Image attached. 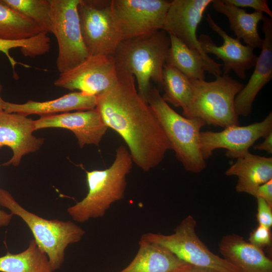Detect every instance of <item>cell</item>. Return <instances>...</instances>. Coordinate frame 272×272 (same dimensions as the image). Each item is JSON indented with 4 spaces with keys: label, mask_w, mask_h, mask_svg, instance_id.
<instances>
[{
    "label": "cell",
    "mask_w": 272,
    "mask_h": 272,
    "mask_svg": "<svg viewBox=\"0 0 272 272\" xmlns=\"http://www.w3.org/2000/svg\"><path fill=\"white\" fill-rule=\"evenodd\" d=\"M97 96L96 109L108 128L125 142L133 163L144 172L158 166L171 145L150 107L140 96L134 77L117 74L115 83Z\"/></svg>",
    "instance_id": "1"
},
{
    "label": "cell",
    "mask_w": 272,
    "mask_h": 272,
    "mask_svg": "<svg viewBox=\"0 0 272 272\" xmlns=\"http://www.w3.org/2000/svg\"><path fill=\"white\" fill-rule=\"evenodd\" d=\"M170 40L163 30L121 41L112 55L117 74L132 75L138 92L146 102L153 81L162 86V74Z\"/></svg>",
    "instance_id": "2"
},
{
    "label": "cell",
    "mask_w": 272,
    "mask_h": 272,
    "mask_svg": "<svg viewBox=\"0 0 272 272\" xmlns=\"http://www.w3.org/2000/svg\"><path fill=\"white\" fill-rule=\"evenodd\" d=\"M133 163L127 148L120 145L116 149L115 159L108 168L87 171V194L67 209L72 219L84 223L103 217L112 204L124 197L126 177Z\"/></svg>",
    "instance_id": "3"
},
{
    "label": "cell",
    "mask_w": 272,
    "mask_h": 272,
    "mask_svg": "<svg viewBox=\"0 0 272 272\" xmlns=\"http://www.w3.org/2000/svg\"><path fill=\"white\" fill-rule=\"evenodd\" d=\"M147 103L160 122L177 160L188 172L198 173L206 167L200 147L202 120L188 118L176 112L166 102L155 86H151Z\"/></svg>",
    "instance_id": "4"
},
{
    "label": "cell",
    "mask_w": 272,
    "mask_h": 272,
    "mask_svg": "<svg viewBox=\"0 0 272 272\" xmlns=\"http://www.w3.org/2000/svg\"><path fill=\"white\" fill-rule=\"evenodd\" d=\"M216 78L211 82L190 79L192 100L182 115L188 118H199L206 124L224 128L239 125L234 102L244 85L228 75Z\"/></svg>",
    "instance_id": "5"
},
{
    "label": "cell",
    "mask_w": 272,
    "mask_h": 272,
    "mask_svg": "<svg viewBox=\"0 0 272 272\" xmlns=\"http://www.w3.org/2000/svg\"><path fill=\"white\" fill-rule=\"evenodd\" d=\"M0 205L20 217L32 233L37 245L46 254L52 270L59 269L69 244L79 242L85 231L71 221L47 220L22 207L7 190L0 188Z\"/></svg>",
    "instance_id": "6"
},
{
    "label": "cell",
    "mask_w": 272,
    "mask_h": 272,
    "mask_svg": "<svg viewBox=\"0 0 272 272\" xmlns=\"http://www.w3.org/2000/svg\"><path fill=\"white\" fill-rule=\"evenodd\" d=\"M196 226L194 218L188 215L171 234L148 233L141 237L165 247L184 263L212 268L220 272H240L233 265L207 248L197 235Z\"/></svg>",
    "instance_id": "7"
},
{
    "label": "cell",
    "mask_w": 272,
    "mask_h": 272,
    "mask_svg": "<svg viewBox=\"0 0 272 272\" xmlns=\"http://www.w3.org/2000/svg\"><path fill=\"white\" fill-rule=\"evenodd\" d=\"M52 33L58 44L56 67L62 73L89 56L82 36L78 7L81 0H49Z\"/></svg>",
    "instance_id": "8"
},
{
    "label": "cell",
    "mask_w": 272,
    "mask_h": 272,
    "mask_svg": "<svg viewBox=\"0 0 272 272\" xmlns=\"http://www.w3.org/2000/svg\"><path fill=\"white\" fill-rule=\"evenodd\" d=\"M78 11L89 56L112 55L122 38L111 1L81 0Z\"/></svg>",
    "instance_id": "9"
},
{
    "label": "cell",
    "mask_w": 272,
    "mask_h": 272,
    "mask_svg": "<svg viewBox=\"0 0 272 272\" xmlns=\"http://www.w3.org/2000/svg\"><path fill=\"white\" fill-rule=\"evenodd\" d=\"M171 1L112 0L111 8L122 41L162 30Z\"/></svg>",
    "instance_id": "10"
},
{
    "label": "cell",
    "mask_w": 272,
    "mask_h": 272,
    "mask_svg": "<svg viewBox=\"0 0 272 272\" xmlns=\"http://www.w3.org/2000/svg\"><path fill=\"white\" fill-rule=\"evenodd\" d=\"M272 131V112L260 122L246 126L233 125L220 131H201L200 147L204 159L210 158L218 149H226V155L238 158L249 152V149L261 138Z\"/></svg>",
    "instance_id": "11"
},
{
    "label": "cell",
    "mask_w": 272,
    "mask_h": 272,
    "mask_svg": "<svg viewBox=\"0 0 272 272\" xmlns=\"http://www.w3.org/2000/svg\"><path fill=\"white\" fill-rule=\"evenodd\" d=\"M213 0H174L168 11L162 30L173 36L190 49L199 53L215 71L222 74V64L211 58L202 50L196 36L198 24Z\"/></svg>",
    "instance_id": "12"
},
{
    "label": "cell",
    "mask_w": 272,
    "mask_h": 272,
    "mask_svg": "<svg viewBox=\"0 0 272 272\" xmlns=\"http://www.w3.org/2000/svg\"><path fill=\"white\" fill-rule=\"evenodd\" d=\"M117 78L112 55H92L76 67L60 73L54 85L97 96L111 87Z\"/></svg>",
    "instance_id": "13"
},
{
    "label": "cell",
    "mask_w": 272,
    "mask_h": 272,
    "mask_svg": "<svg viewBox=\"0 0 272 272\" xmlns=\"http://www.w3.org/2000/svg\"><path fill=\"white\" fill-rule=\"evenodd\" d=\"M207 21L211 29L221 37L223 42L222 45L217 46L209 35L201 34L198 40L203 52L208 55L213 54L223 61V75H228L232 70L239 78L245 79L246 71L254 66L257 59L254 48L243 45L240 40L229 36L210 14L207 15Z\"/></svg>",
    "instance_id": "14"
},
{
    "label": "cell",
    "mask_w": 272,
    "mask_h": 272,
    "mask_svg": "<svg viewBox=\"0 0 272 272\" xmlns=\"http://www.w3.org/2000/svg\"><path fill=\"white\" fill-rule=\"evenodd\" d=\"M35 130L62 128L72 131L81 148L87 145L98 146L108 127L95 108L87 110L41 116L34 120Z\"/></svg>",
    "instance_id": "15"
},
{
    "label": "cell",
    "mask_w": 272,
    "mask_h": 272,
    "mask_svg": "<svg viewBox=\"0 0 272 272\" xmlns=\"http://www.w3.org/2000/svg\"><path fill=\"white\" fill-rule=\"evenodd\" d=\"M34 120L19 113L0 111V149L7 146L13 151L12 158L3 166L19 165L25 155L38 151L44 139L36 138Z\"/></svg>",
    "instance_id": "16"
},
{
    "label": "cell",
    "mask_w": 272,
    "mask_h": 272,
    "mask_svg": "<svg viewBox=\"0 0 272 272\" xmlns=\"http://www.w3.org/2000/svg\"><path fill=\"white\" fill-rule=\"evenodd\" d=\"M262 21L264 36L261 52L248 82L235 99V109L238 116L250 114L258 93L272 79V18L264 16Z\"/></svg>",
    "instance_id": "17"
},
{
    "label": "cell",
    "mask_w": 272,
    "mask_h": 272,
    "mask_svg": "<svg viewBox=\"0 0 272 272\" xmlns=\"http://www.w3.org/2000/svg\"><path fill=\"white\" fill-rule=\"evenodd\" d=\"M219 249L223 258L240 272H272V261L262 249L239 235L233 233L223 236Z\"/></svg>",
    "instance_id": "18"
},
{
    "label": "cell",
    "mask_w": 272,
    "mask_h": 272,
    "mask_svg": "<svg viewBox=\"0 0 272 272\" xmlns=\"http://www.w3.org/2000/svg\"><path fill=\"white\" fill-rule=\"evenodd\" d=\"M97 96L81 92H73L58 98L44 102L29 100L22 104L5 101L4 111L9 113H19L26 116L38 114L41 116L54 114L70 111L87 110L96 108Z\"/></svg>",
    "instance_id": "19"
},
{
    "label": "cell",
    "mask_w": 272,
    "mask_h": 272,
    "mask_svg": "<svg viewBox=\"0 0 272 272\" xmlns=\"http://www.w3.org/2000/svg\"><path fill=\"white\" fill-rule=\"evenodd\" d=\"M225 174L237 177L235 187L237 192L248 193L255 197L258 187L272 179V157L248 152L237 158L226 171Z\"/></svg>",
    "instance_id": "20"
},
{
    "label": "cell",
    "mask_w": 272,
    "mask_h": 272,
    "mask_svg": "<svg viewBox=\"0 0 272 272\" xmlns=\"http://www.w3.org/2000/svg\"><path fill=\"white\" fill-rule=\"evenodd\" d=\"M212 4L216 12L227 17L229 27L237 39H242L247 45L253 48H261L263 39L260 37L257 28L264 16L263 13L254 11L248 13L245 10L224 0H213Z\"/></svg>",
    "instance_id": "21"
},
{
    "label": "cell",
    "mask_w": 272,
    "mask_h": 272,
    "mask_svg": "<svg viewBox=\"0 0 272 272\" xmlns=\"http://www.w3.org/2000/svg\"><path fill=\"white\" fill-rule=\"evenodd\" d=\"M183 263L165 247L141 237L135 257L118 272H173Z\"/></svg>",
    "instance_id": "22"
},
{
    "label": "cell",
    "mask_w": 272,
    "mask_h": 272,
    "mask_svg": "<svg viewBox=\"0 0 272 272\" xmlns=\"http://www.w3.org/2000/svg\"><path fill=\"white\" fill-rule=\"evenodd\" d=\"M169 36L170 44L165 64L175 68L191 80H205V72L217 77L215 71L199 53L176 37Z\"/></svg>",
    "instance_id": "23"
},
{
    "label": "cell",
    "mask_w": 272,
    "mask_h": 272,
    "mask_svg": "<svg viewBox=\"0 0 272 272\" xmlns=\"http://www.w3.org/2000/svg\"><path fill=\"white\" fill-rule=\"evenodd\" d=\"M0 272H53L48 258L34 239L24 251L0 257Z\"/></svg>",
    "instance_id": "24"
},
{
    "label": "cell",
    "mask_w": 272,
    "mask_h": 272,
    "mask_svg": "<svg viewBox=\"0 0 272 272\" xmlns=\"http://www.w3.org/2000/svg\"><path fill=\"white\" fill-rule=\"evenodd\" d=\"M44 32L35 22L0 1V39L20 40Z\"/></svg>",
    "instance_id": "25"
},
{
    "label": "cell",
    "mask_w": 272,
    "mask_h": 272,
    "mask_svg": "<svg viewBox=\"0 0 272 272\" xmlns=\"http://www.w3.org/2000/svg\"><path fill=\"white\" fill-rule=\"evenodd\" d=\"M162 87L163 100L184 113L190 105L192 91L190 79L175 68L165 64L163 70Z\"/></svg>",
    "instance_id": "26"
},
{
    "label": "cell",
    "mask_w": 272,
    "mask_h": 272,
    "mask_svg": "<svg viewBox=\"0 0 272 272\" xmlns=\"http://www.w3.org/2000/svg\"><path fill=\"white\" fill-rule=\"evenodd\" d=\"M20 48L22 54L27 57L35 58L48 52L50 48V39L45 32H42L33 37L20 40H5L0 39V52L4 53L12 66L14 78L17 75L15 65L18 64L10 55L11 49Z\"/></svg>",
    "instance_id": "27"
},
{
    "label": "cell",
    "mask_w": 272,
    "mask_h": 272,
    "mask_svg": "<svg viewBox=\"0 0 272 272\" xmlns=\"http://www.w3.org/2000/svg\"><path fill=\"white\" fill-rule=\"evenodd\" d=\"M37 23L42 30L52 32L51 6L49 0H0Z\"/></svg>",
    "instance_id": "28"
},
{
    "label": "cell",
    "mask_w": 272,
    "mask_h": 272,
    "mask_svg": "<svg viewBox=\"0 0 272 272\" xmlns=\"http://www.w3.org/2000/svg\"><path fill=\"white\" fill-rule=\"evenodd\" d=\"M269 228L259 225L249 235L248 242L254 246L262 249L269 246L271 243V236Z\"/></svg>",
    "instance_id": "29"
},
{
    "label": "cell",
    "mask_w": 272,
    "mask_h": 272,
    "mask_svg": "<svg viewBox=\"0 0 272 272\" xmlns=\"http://www.w3.org/2000/svg\"><path fill=\"white\" fill-rule=\"evenodd\" d=\"M227 3L237 7H248L253 9L255 11L265 13L272 18L270 11L266 0H224Z\"/></svg>",
    "instance_id": "30"
},
{
    "label": "cell",
    "mask_w": 272,
    "mask_h": 272,
    "mask_svg": "<svg viewBox=\"0 0 272 272\" xmlns=\"http://www.w3.org/2000/svg\"><path fill=\"white\" fill-rule=\"evenodd\" d=\"M257 220L259 225L270 229L272 226V207L264 199L257 197Z\"/></svg>",
    "instance_id": "31"
},
{
    "label": "cell",
    "mask_w": 272,
    "mask_h": 272,
    "mask_svg": "<svg viewBox=\"0 0 272 272\" xmlns=\"http://www.w3.org/2000/svg\"><path fill=\"white\" fill-rule=\"evenodd\" d=\"M255 197L262 198L272 207V179L258 187Z\"/></svg>",
    "instance_id": "32"
},
{
    "label": "cell",
    "mask_w": 272,
    "mask_h": 272,
    "mask_svg": "<svg viewBox=\"0 0 272 272\" xmlns=\"http://www.w3.org/2000/svg\"><path fill=\"white\" fill-rule=\"evenodd\" d=\"M173 272H220L215 269L194 266L189 264L184 263L177 267Z\"/></svg>",
    "instance_id": "33"
},
{
    "label": "cell",
    "mask_w": 272,
    "mask_h": 272,
    "mask_svg": "<svg viewBox=\"0 0 272 272\" xmlns=\"http://www.w3.org/2000/svg\"><path fill=\"white\" fill-rule=\"evenodd\" d=\"M264 141L253 147V149L258 150H263L269 154L272 153V131L268 134Z\"/></svg>",
    "instance_id": "34"
},
{
    "label": "cell",
    "mask_w": 272,
    "mask_h": 272,
    "mask_svg": "<svg viewBox=\"0 0 272 272\" xmlns=\"http://www.w3.org/2000/svg\"><path fill=\"white\" fill-rule=\"evenodd\" d=\"M13 215L0 209V227L8 226L11 222Z\"/></svg>",
    "instance_id": "35"
},
{
    "label": "cell",
    "mask_w": 272,
    "mask_h": 272,
    "mask_svg": "<svg viewBox=\"0 0 272 272\" xmlns=\"http://www.w3.org/2000/svg\"><path fill=\"white\" fill-rule=\"evenodd\" d=\"M3 89V86L0 83V93ZM5 101H4L0 95V111H3L4 108Z\"/></svg>",
    "instance_id": "36"
}]
</instances>
